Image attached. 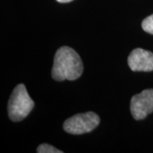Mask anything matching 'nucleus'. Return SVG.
<instances>
[{"mask_svg": "<svg viewBox=\"0 0 153 153\" xmlns=\"http://www.w3.org/2000/svg\"><path fill=\"white\" fill-rule=\"evenodd\" d=\"M82 60L74 49L63 46L56 51L51 72L55 81L76 80L82 75Z\"/></svg>", "mask_w": 153, "mask_h": 153, "instance_id": "1", "label": "nucleus"}, {"mask_svg": "<svg viewBox=\"0 0 153 153\" xmlns=\"http://www.w3.org/2000/svg\"><path fill=\"white\" fill-rule=\"evenodd\" d=\"M34 102L24 84H18L11 94L8 104L9 117L13 122H20L32 111Z\"/></svg>", "mask_w": 153, "mask_h": 153, "instance_id": "2", "label": "nucleus"}, {"mask_svg": "<svg viewBox=\"0 0 153 153\" xmlns=\"http://www.w3.org/2000/svg\"><path fill=\"white\" fill-rule=\"evenodd\" d=\"M100 123V117L93 111L72 116L65 121L64 130L71 134H82L94 129Z\"/></svg>", "mask_w": 153, "mask_h": 153, "instance_id": "3", "label": "nucleus"}, {"mask_svg": "<svg viewBox=\"0 0 153 153\" xmlns=\"http://www.w3.org/2000/svg\"><path fill=\"white\" fill-rule=\"evenodd\" d=\"M130 111L135 120H142L153 111V88L145 89L131 99Z\"/></svg>", "mask_w": 153, "mask_h": 153, "instance_id": "4", "label": "nucleus"}, {"mask_svg": "<svg viewBox=\"0 0 153 153\" xmlns=\"http://www.w3.org/2000/svg\"><path fill=\"white\" fill-rule=\"evenodd\" d=\"M128 64L133 71H153V53L146 49H134L128 57Z\"/></svg>", "mask_w": 153, "mask_h": 153, "instance_id": "5", "label": "nucleus"}, {"mask_svg": "<svg viewBox=\"0 0 153 153\" xmlns=\"http://www.w3.org/2000/svg\"><path fill=\"white\" fill-rule=\"evenodd\" d=\"M37 152L38 153H62L60 150H58L57 148L54 147L48 144H42L40 145L37 149Z\"/></svg>", "mask_w": 153, "mask_h": 153, "instance_id": "6", "label": "nucleus"}, {"mask_svg": "<svg viewBox=\"0 0 153 153\" xmlns=\"http://www.w3.org/2000/svg\"><path fill=\"white\" fill-rule=\"evenodd\" d=\"M141 26L145 32L153 35V15L146 17L142 22Z\"/></svg>", "mask_w": 153, "mask_h": 153, "instance_id": "7", "label": "nucleus"}, {"mask_svg": "<svg viewBox=\"0 0 153 153\" xmlns=\"http://www.w3.org/2000/svg\"><path fill=\"white\" fill-rule=\"evenodd\" d=\"M56 1L59 3H69V2H71L73 0H56Z\"/></svg>", "mask_w": 153, "mask_h": 153, "instance_id": "8", "label": "nucleus"}]
</instances>
